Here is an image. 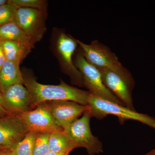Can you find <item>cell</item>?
I'll use <instances>...</instances> for the list:
<instances>
[{"label":"cell","instance_id":"cell-20","mask_svg":"<svg viewBox=\"0 0 155 155\" xmlns=\"http://www.w3.org/2000/svg\"><path fill=\"white\" fill-rule=\"evenodd\" d=\"M9 2L18 8H27L41 10H46L47 2L43 0H9Z\"/></svg>","mask_w":155,"mask_h":155},{"label":"cell","instance_id":"cell-26","mask_svg":"<svg viewBox=\"0 0 155 155\" xmlns=\"http://www.w3.org/2000/svg\"><path fill=\"white\" fill-rule=\"evenodd\" d=\"M2 149H2V148H0V150H2Z\"/></svg>","mask_w":155,"mask_h":155},{"label":"cell","instance_id":"cell-4","mask_svg":"<svg viewBox=\"0 0 155 155\" xmlns=\"http://www.w3.org/2000/svg\"><path fill=\"white\" fill-rule=\"evenodd\" d=\"M104 84L123 105L135 110L133 105L132 91L135 82L128 70L118 72L107 69H98Z\"/></svg>","mask_w":155,"mask_h":155},{"label":"cell","instance_id":"cell-14","mask_svg":"<svg viewBox=\"0 0 155 155\" xmlns=\"http://www.w3.org/2000/svg\"><path fill=\"white\" fill-rule=\"evenodd\" d=\"M6 60L21 64L30 53L32 48L18 41H5L0 42Z\"/></svg>","mask_w":155,"mask_h":155},{"label":"cell","instance_id":"cell-1","mask_svg":"<svg viewBox=\"0 0 155 155\" xmlns=\"http://www.w3.org/2000/svg\"><path fill=\"white\" fill-rule=\"evenodd\" d=\"M23 75L24 85L29 92L35 108L41 103L56 101H71L87 106L89 91L70 86L63 81L58 85H49L39 83L31 76Z\"/></svg>","mask_w":155,"mask_h":155},{"label":"cell","instance_id":"cell-22","mask_svg":"<svg viewBox=\"0 0 155 155\" xmlns=\"http://www.w3.org/2000/svg\"><path fill=\"white\" fill-rule=\"evenodd\" d=\"M6 61L5 58V55L3 52V50L0 46V70L2 69L3 64Z\"/></svg>","mask_w":155,"mask_h":155},{"label":"cell","instance_id":"cell-24","mask_svg":"<svg viewBox=\"0 0 155 155\" xmlns=\"http://www.w3.org/2000/svg\"><path fill=\"white\" fill-rule=\"evenodd\" d=\"M45 155H69V154L62 153H58L53 152H49Z\"/></svg>","mask_w":155,"mask_h":155},{"label":"cell","instance_id":"cell-10","mask_svg":"<svg viewBox=\"0 0 155 155\" xmlns=\"http://www.w3.org/2000/svg\"><path fill=\"white\" fill-rule=\"evenodd\" d=\"M78 45L76 39L64 33L59 35L57 41V50L65 72L70 77L72 83L78 86L84 87L82 75L72 61Z\"/></svg>","mask_w":155,"mask_h":155},{"label":"cell","instance_id":"cell-7","mask_svg":"<svg viewBox=\"0 0 155 155\" xmlns=\"http://www.w3.org/2000/svg\"><path fill=\"white\" fill-rule=\"evenodd\" d=\"M46 10L18 8L15 22L34 44L41 40L45 32Z\"/></svg>","mask_w":155,"mask_h":155},{"label":"cell","instance_id":"cell-8","mask_svg":"<svg viewBox=\"0 0 155 155\" xmlns=\"http://www.w3.org/2000/svg\"><path fill=\"white\" fill-rule=\"evenodd\" d=\"M19 116L29 132L50 134L63 130L57 124L45 102Z\"/></svg>","mask_w":155,"mask_h":155},{"label":"cell","instance_id":"cell-5","mask_svg":"<svg viewBox=\"0 0 155 155\" xmlns=\"http://www.w3.org/2000/svg\"><path fill=\"white\" fill-rule=\"evenodd\" d=\"M81 53L90 64L97 69H107L118 72H124L127 69L122 66L116 54L110 48L97 40L89 45L76 39Z\"/></svg>","mask_w":155,"mask_h":155},{"label":"cell","instance_id":"cell-11","mask_svg":"<svg viewBox=\"0 0 155 155\" xmlns=\"http://www.w3.org/2000/svg\"><path fill=\"white\" fill-rule=\"evenodd\" d=\"M2 94L3 106L10 115H20L35 108L29 91L22 84L12 85Z\"/></svg>","mask_w":155,"mask_h":155},{"label":"cell","instance_id":"cell-13","mask_svg":"<svg viewBox=\"0 0 155 155\" xmlns=\"http://www.w3.org/2000/svg\"><path fill=\"white\" fill-rule=\"evenodd\" d=\"M19 63L5 61L0 70V91L4 92L10 87L17 84H24L23 74L20 71Z\"/></svg>","mask_w":155,"mask_h":155},{"label":"cell","instance_id":"cell-19","mask_svg":"<svg viewBox=\"0 0 155 155\" xmlns=\"http://www.w3.org/2000/svg\"><path fill=\"white\" fill-rule=\"evenodd\" d=\"M18 7L9 2L0 6V26L10 22H15L16 11Z\"/></svg>","mask_w":155,"mask_h":155},{"label":"cell","instance_id":"cell-16","mask_svg":"<svg viewBox=\"0 0 155 155\" xmlns=\"http://www.w3.org/2000/svg\"><path fill=\"white\" fill-rule=\"evenodd\" d=\"M49 147L50 151L66 154H69L74 149L76 148L63 130L50 134Z\"/></svg>","mask_w":155,"mask_h":155},{"label":"cell","instance_id":"cell-17","mask_svg":"<svg viewBox=\"0 0 155 155\" xmlns=\"http://www.w3.org/2000/svg\"><path fill=\"white\" fill-rule=\"evenodd\" d=\"M37 133L29 132L13 150V155H32Z\"/></svg>","mask_w":155,"mask_h":155},{"label":"cell","instance_id":"cell-25","mask_svg":"<svg viewBox=\"0 0 155 155\" xmlns=\"http://www.w3.org/2000/svg\"><path fill=\"white\" fill-rule=\"evenodd\" d=\"M8 2V0H0V6L4 5Z\"/></svg>","mask_w":155,"mask_h":155},{"label":"cell","instance_id":"cell-18","mask_svg":"<svg viewBox=\"0 0 155 155\" xmlns=\"http://www.w3.org/2000/svg\"><path fill=\"white\" fill-rule=\"evenodd\" d=\"M49 134L37 133L32 155H45L50 151Z\"/></svg>","mask_w":155,"mask_h":155},{"label":"cell","instance_id":"cell-21","mask_svg":"<svg viewBox=\"0 0 155 155\" xmlns=\"http://www.w3.org/2000/svg\"><path fill=\"white\" fill-rule=\"evenodd\" d=\"M9 115L10 114L6 111L3 106L2 94L0 91V118Z\"/></svg>","mask_w":155,"mask_h":155},{"label":"cell","instance_id":"cell-12","mask_svg":"<svg viewBox=\"0 0 155 155\" xmlns=\"http://www.w3.org/2000/svg\"><path fill=\"white\" fill-rule=\"evenodd\" d=\"M45 103L57 124L63 129L79 119L88 110L87 106L71 101H51Z\"/></svg>","mask_w":155,"mask_h":155},{"label":"cell","instance_id":"cell-23","mask_svg":"<svg viewBox=\"0 0 155 155\" xmlns=\"http://www.w3.org/2000/svg\"><path fill=\"white\" fill-rule=\"evenodd\" d=\"M14 149H2L0 150V155H13Z\"/></svg>","mask_w":155,"mask_h":155},{"label":"cell","instance_id":"cell-6","mask_svg":"<svg viewBox=\"0 0 155 155\" xmlns=\"http://www.w3.org/2000/svg\"><path fill=\"white\" fill-rule=\"evenodd\" d=\"M75 61V67L83 78L84 85L90 93L102 99L123 105L104 85L99 69L90 64L82 53L77 54Z\"/></svg>","mask_w":155,"mask_h":155},{"label":"cell","instance_id":"cell-3","mask_svg":"<svg viewBox=\"0 0 155 155\" xmlns=\"http://www.w3.org/2000/svg\"><path fill=\"white\" fill-rule=\"evenodd\" d=\"M91 116L87 110L82 117L63 129L75 147L84 148L89 155L104 152L102 143L92 133L90 127Z\"/></svg>","mask_w":155,"mask_h":155},{"label":"cell","instance_id":"cell-9","mask_svg":"<svg viewBox=\"0 0 155 155\" xmlns=\"http://www.w3.org/2000/svg\"><path fill=\"white\" fill-rule=\"evenodd\" d=\"M29 132L19 115L0 118V148L14 149Z\"/></svg>","mask_w":155,"mask_h":155},{"label":"cell","instance_id":"cell-15","mask_svg":"<svg viewBox=\"0 0 155 155\" xmlns=\"http://www.w3.org/2000/svg\"><path fill=\"white\" fill-rule=\"evenodd\" d=\"M11 41L22 43L33 48L34 44L15 22L0 26V42Z\"/></svg>","mask_w":155,"mask_h":155},{"label":"cell","instance_id":"cell-2","mask_svg":"<svg viewBox=\"0 0 155 155\" xmlns=\"http://www.w3.org/2000/svg\"><path fill=\"white\" fill-rule=\"evenodd\" d=\"M88 110L91 117L102 120L109 115L118 117L122 125L127 120H134L155 130V118L147 114L138 113L122 105L100 98L90 94L87 100Z\"/></svg>","mask_w":155,"mask_h":155}]
</instances>
